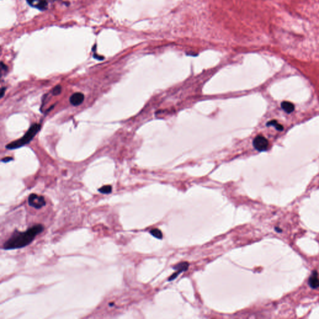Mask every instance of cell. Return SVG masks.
Wrapping results in <instances>:
<instances>
[{"mask_svg": "<svg viewBox=\"0 0 319 319\" xmlns=\"http://www.w3.org/2000/svg\"><path fill=\"white\" fill-rule=\"evenodd\" d=\"M43 231L44 226L39 224L32 226L25 232L16 230L8 240L4 243L2 249L11 250L24 248L31 243L36 237Z\"/></svg>", "mask_w": 319, "mask_h": 319, "instance_id": "6da1fadb", "label": "cell"}, {"mask_svg": "<svg viewBox=\"0 0 319 319\" xmlns=\"http://www.w3.org/2000/svg\"><path fill=\"white\" fill-rule=\"evenodd\" d=\"M41 129V125L40 124H33L30 129L28 130V132L26 133V134L21 139L18 140L11 142V143L6 145V148L8 149H16L19 147H21L31 142L33 139L35 137L36 135L37 134V132Z\"/></svg>", "mask_w": 319, "mask_h": 319, "instance_id": "7a4b0ae2", "label": "cell"}, {"mask_svg": "<svg viewBox=\"0 0 319 319\" xmlns=\"http://www.w3.org/2000/svg\"><path fill=\"white\" fill-rule=\"evenodd\" d=\"M46 201L42 196L31 194L28 197V204L36 209H40L46 205Z\"/></svg>", "mask_w": 319, "mask_h": 319, "instance_id": "3957f363", "label": "cell"}, {"mask_svg": "<svg viewBox=\"0 0 319 319\" xmlns=\"http://www.w3.org/2000/svg\"><path fill=\"white\" fill-rule=\"evenodd\" d=\"M253 146L259 151H266L269 148V142L264 137L257 135L253 140Z\"/></svg>", "mask_w": 319, "mask_h": 319, "instance_id": "277c9868", "label": "cell"}, {"mask_svg": "<svg viewBox=\"0 0 319 319\" xmlns=\"http://www.w3.org/2000/svg\"><path fill=\"white\" fill-rule=\"evenodd\" d=\"M188 267H189V264L188 262H181V263H179L177 265H176L175 266L173 267V268L177 271V272L174 273L170 278H169V281H173L179 275V273L182 272H184V271H186V270H188Z\"/></svg>", "mask_w": 319, "mask_h": 319, "instance_id": "5b68a950", "label": "cell"}, {"mask_svg": "<svg viewBox=\"0 0 319 319\" xmlns=\"http://www.w3.org/2000/svg\"><path fill=\"white\" fill-rule=\"evenodd\" d=\"M84 101V95L80 92H76L72 94L70 97L69 101L71 104L74 106H78Z\"/></svg>", "mask_w": 319, "mask_h": 319, "instance_id": "8992f818", "label": "cell"}, {"mask_svg": "<svg viewBox=\"0 0 319 319\" xmlns=\"http://www.w3.org/2000/svg\"><path fill=\"white\" fill-rule=\"evenodd\" d=\"M309 285L314 289H318L319 287V277L317 271H314L309 278Z\"/></svg>", "mask_w": 319, "mask_h": 319, "instance_id": "52a82bcc", "label": "cell"}, {"mask_svg": "<svg viewBox=\"0 0 319 319\" xmlns=\"http://www.w3.org/2000/svg\"><path fill=\"white\" fill-rule=\"evenodd\" d=\"M27 1L31 6L35 7L40 10L46 9L48 6V3L46 0H27Z\"/></svg>", "mask_w": 319, "mask_h": 319, "instance_id": "ba28073f", "label": "cell"}, {"mask_svg": "<svg viewBox=\"0 0 319 319\" xmlns=\"http://www.w3.org/2000/svg\"><path fill=\"white\" fill-rule=\"evenodd\" d=\"M281 107L284 110V111L287 113H292L294 109H295V106L294 105L290 102H288V101H284L281 103Z\"/></svg>", "mask_w": 319, "mask_h": 319, "instance_id": "9c48e42d", "label": "cell"}, {"mask_svg": "<svg viewBox=\"0 0 319 319\" xmlns=\"http://www.w3.org/2000/svg\"><path fill=\"white\" fill-rule=\"evenodd\" d=\"M271 125L274 126L278 130H279V131H282L284 129L283 126L282 125L278 124L276 120H272V121L269 122L267 124V126H271Z\"/></svg>", "mask_w": 319, "mask_h": 319, "instance_id": "30bf717a", "label": "cell"}, {"mask_svg": "<svg viewBox=\"0 0 319 319\" xmlns=\"http://www.w3.org/2000/svg\"><path fill=\"white\" fill-rule=\"evenodd\" d=\"M150 234L154 236L155 238H158L159 239H162V238H163V234H162V233L161 232L160 230H159L158 229H151L150 231Z\"/></svg>", "mask_w": 319, "mask_h": 319, "instance_id": "8fae6325", "label": "cell"}, {"mask_svg": "<svg viewBox=\"0 0 319 319\" xmlns=\"http://www.w3.org/2000/svg\"><path fill=\"white\" fill-rule=\"evenodd\" d=\"M112 187L110 185L103 186L102 188L99 189V191L102 194H109L112 192Z\"/></svg>", "mask_w": 319, "mask_h": 319, "instance_id": "7c38bea8", "label": "cell"}, {"mask_svg": "<svg viewBox=\"0 0 319 319\" xmlns=\"http://www.w3.org/2000/svg\"><path fill=\"white\" fill-rule=\"evenodd\" d=\"M61 91H62V87L61 85H56V87H54V89H52V93L54 96H58L61 94Z\"/></svg>", "mask_w": 319, "mask_h": 319, "instance_id": "4fadbf2b", "label": "cell"}, {"mask_svg": "<svg viewBox=\"0 0 319 319\" xmlns=\"http://www.w3.org/2000/svg\"><path fill=\"white\" fill-rule=\"evenodd\" d=\"M13 160V159L12 158H11V157H5V158H3V159L1 160V161H2L3 162H6H6H9V161H11V160Z\"/></svg>", "mask_w": 319, "mask_h": 319, "instance_id": "5bb4252c", "label": "cell"}, {"mask_svg": "<svg viewBox=\"0 0 319 319\" xmlns=\"http://www.w3.org/2000/svg\"><path fill=\"white\" fill-rule=\"evenodd\" d=\"M5 91H6V87H3L1 88V97L2 98L4 94V92H5Z\"/></svg>", "mask_w": 319, "mask_h": 319, "instance_id": "9a60e30c", "label": "cell"}, {"mask_svg": "<svg viewBox=\"0 0 319 319\" xmlns=\"http://www.w3.org/2000/svg\"><path fill=\"white\" fill-rule=\"evenodd\" d=\"M1 68H2V69H3L4 71H7L8 70V67L3 62H1Z\"/></svg>", "mask_w": 319, "mask_h": 319, "instance_id": "2e32d148", "label": "cell"}, {"mask_svg": "<svg viewBox=\"0 0 319 319\" xmlns=\"http://www.w3.org/2000/svg\"><path fill=\"white\" fill-rule=\"evenodd\" d=\"M275 229H276V230L277 231H278V232H279V231H280V232H281V231H282L281 230V229H280V228H276Z\"/></svg>", "mask_w": 319, "mask_h": 319, "instance_id": "e0dca14e", "label": "cell"}]
</instances>
